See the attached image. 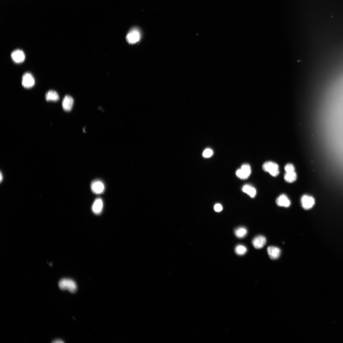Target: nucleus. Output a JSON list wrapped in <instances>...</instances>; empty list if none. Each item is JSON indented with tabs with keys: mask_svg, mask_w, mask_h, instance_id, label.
<instances>
[{
	"mask_svg": "<svg viewBox=\"0 0 343 343\" xmlns=\"http://www.w3.org/2000/svg\"><path fill=\"white\" fill-rule=\"evenodd\" d=\"M53 343H64V342L60 339H57L53 341Z\"/></svg>",
	"mask_w": 343,
	"mask_h": 343,
	"instance_id": "nucleus-22",
	"label": "nucleus"
},
{
	"mask_svg": "<svg viewBox=\"0 0 343 343\" xmlns=\"http://www.w3.org/2000/svg\"><path fill=\"white\" fill-rule=\"evenodd\" d=\"M263 169L266 172L269 173L272 176L276 177L279 173V167L276 163L269 161L264 163Z\"/></svg>",
	"mask_w": 343,
	"mask_h": 343,
	"instance_id": "nucleus-2",
	"label": "nucleus"
},
{
	"mask_svg": "<svg viewBox=\"0 0 343 343\" xmlns=\"http://www.w3.org/2000/svg\"><path fill=\"white\" fill-rule=\"evenodd\" d=\"M267 252L270 258L273 260L278 258L281 254V250L278 247L270 246L268 248Z\"/></svg>",
	"mask_w": 343,
	"mask_h": 343,
	"instance_id": "nucleus-11",
	"label": "nucleus"
},
{
	"mask_svg": "<svg viewBox=\"0 0 343 343\" xmlns=\"http://www.w3.org/2000/svg\"><path fill=\"white\" fill-rule=\"evenodd\" d=\"M248 233V230L244 227H241L236 228L234 230L236 236L239 238H243L245 237Z\"/></svg>",
	"mask_w": 343,
	"mask_h": 343,
	"instance_id": "nucleus-17",
	"label": "nucleus"
},
{
	"mask_svg": "<svg viewBox=\"0 0 343 343\" xmlns=\"http://www.w3.org/2000/svg\"><path fill=\"white\" fill-rule=\"evenodd\" d=\"M91 187L92 191L97 195L103 193L105 189L104 183L99 180H96L93 181L91 184Z\"/></svg>",
	"mask_w": 343,
	"mask_h": 343,
	"instance_id": "nucleus-6",
	"label": "nucleus"
},
{
	"mask_svg": "<svg viewBox=\"0 0 343 343\" xmlns=\"http://www.w3.org/2000/svg\"><path fill=\"white\" fill-rule=\"evenodd\" d=\"M104 204L102 200L98 198L95 200L92 205V210L93 212L96 214H99L102 212Z\"/></svg>",
	"mask_w": 343,
	"mask_h": 343,
	"instance_id": "nucleus-13",
	"label": "nucleus"
},
{
	"mask_svg": "<svg viewBox=\"0 0 343 343\" xmlns=\"http://www.w3.org/2000/svg\"><path fill=\"white\" fill-rule=\"evenodd\" d=\"M242 190L244 192L247 194L251 198H254L256 195L255 189L250 185H245L243 186Z\"/></svg>",
	"mask_w": 343,
	"mask_h": 343,
	"instance_id": "nucleus-16",
	"label": "nucleus"
},
{
	"mask_svg": "<svg viewBox=\"0 0 343 343\" xmlns=\"http://www.w3.org/2000/svg\"><path fill=\"white\" fill-rule=\"evenodd\" d=\"M297 178V174L295 171L285 172L284 176V179L287 182L291 183L295 182Z\"/></svg>",
	"mask_w": 343,
	"mask_h": 343,
	"instance_id": "nucleus-15",
	"label": "nucleus"
},
{
	"mask_svg": "<svg viewBox=\"0 0 343 343\" xmlns=\"http://www.w3.org/2000/svg\"><path fill=\"white\" fill-rule=\"evenodd\" d=\"M59 288L62 290H67L71 293L75 292L77 289V284L74 280L68 278H63L59 283Z\"/></svg>",
	"mask_w": 343,
	"mask_h": 343,
	"instance_id": "nucleus-1",
	"label": "nucleus"
},
{
	"mask_svg": "<svg viewBox=\"0 0 343 343\" xmlns=\"http://www.w3.org/2000/svg\"><path fill=\"white\" fill-rule=\"evenodd\" d=\"M35 83V80L30 73H26L23 75L22 84L24 88L26 89L31 88L33 86Z\"/></svg>",
	"mask_w": 343,
	"mask_h": 343,
	"instance_id": "nucleus-7",
	"label": "nucleus"
},
{
	"mask_svg": "<svg viewBox=\"0 0 343 343\" xmlns=\"http://www.w3.org/2000/svg\"><path fill=\"white\" fill-rule=\"evenodd\" d=\"M46 99L47 101H57L59 99V96L57 93L54 90H50L46 94Z\"/></svg>",
	"mask_w": 343,
	"mask_h": 343,
	"instance_id": "nucleus-14",
	"label": "nucleus"
},
{
	"mask_svg": "<svg viewBox=\"0 0 343 343\" xmlns=\"http://www.w3.org/2000/svg\"><path fill=\"white\" fill-rule=\"evenodd\" d=\"M223 209L222 206L220 204H215L214 206L215 210L217 212H221Z\"/></svg>",
	"mask_w": 343,
	"mask_h": 343,
	"instance_id": "nucleus-21",
	"label": "nucleus"
},
{
	"mask_svg": "<svg viewBox=\"0 0 343 343\" xmlns=\"http://www.w3.org/2000/svg\"><path fill=\"white\" fill-rule=\"evenodd\" d=\"M213 154V151L210 148L205 149L203 152V156L206 158H208L211 157Z\"/></svg>",
	"mask_w": 343,
	"mask_h": 343,
	"instance_id": "nucleus-19",
	"label": "nucleus"
},
{
	"mask_svg": "<svg viewBox=\"0 0 343 343\" xmlns=\"http://www.w3.org/2000/svg\"><path fill=\"white\" fill-rule=\"evenodd\" d=\"M284 169L285 172H289L294 171L295 170L294 166L291 163L286 164L285 167Z\"/></svg>",
	"mask_w": 343,
	"mask_h": 343,
	"instance_id": "nucleus-20",
	"label": "nucleus"
},
{
	"mask_svg": "<svg viewBox=\"0 0 343 343\" xmlns=\"http://www.w3.org/2000/svg\"><path fill=\"white\" fill-rule=\"evenodd\" d=\"M141 34L140 31L137 28L132 29L128 33L126 39L130 44H134L139 42L141 39Z\"/></svg>",
	"mask_w": 343,
	"mask_h": 343,
	"instance_id": "nucleus-3",
	"label": "nucleus"
},
{
	"mask_svg": "<svg viewBox=\"0 0 343 343\" xmlns=\"http://www.w3.org/2000/svg\"><path fill=\"white\" fill-rule=\"evenodd\" d=\"M247 251V249L246 246L243 245H238L235 249V252L236 254L239 255H243L245 254Z\"/></svg>",
	"mask_w": 343,
	"mask_h": 343,
	"instance_id": "nucleus-18",
	"label": "nucleus"
},
{
	"mask_svg": "<svg viewBox=\"0 0 343 343\" xmlns=\"http://www.w3.org/2000/svg\"><path fill=\"white\" fill-rule=\"evenodd\" d=\"M276 203L279 206L288 208L291 205V202L285 194H282L277 199Z\"/></svg>",
	"mask_w": 343,
	"mask_h": 343,
	"instance_id": "nucleus-12",
	"label": "nucleus"
},
{
	"mask_svg": "<svg viewBox=\"0 0 343 343\" xmlns=\"http://www.w3.org/2000/svg\"><path fill=\"white\" fill-rule=\"evenodd\" d=\"M74 101L70 96L66 95L63 99L62 106L63 109L67 112L70 111L73 107Z\"/></svg>",
	"mask_w": 343,
	"mask_h": 343,
	"instance_id": "nucleus-10",
	"label": "nucleus"
},
{
	"mask_svg": "<svg viewBox=\"0 0 343 343\" xmlns=\"http://www.w3.org/2000/svg\"><path fill=\"white\" fill-rule=\"evenodd\" d=\"M11 57L15 63H21L25 60V55L23 51L20 49H16L13 51L11 53Z\"/></svg>",
	"mask_w": 343,
	"mask_h": 343,
	"instance_id": "nucleus-8",
	"label": "nucleus"
},
{
	"mask_svg": "<svg viewBox=\"0 0 343 343\" xmlns=\"http://www.w3.org/2000/svg\"><path fill=\"white\" fill-rule=\"evenodd\" d=\"M251 173V169L250 165L248 164L243 165L241 169H238L236 172V175L239 178L245 180L248 178Z\"/></svg>",
	"mask_w": 343,
	"mask_h": 343,
	"instance_id": "nucleus-4",
	"label": "nucleus"
},
{
	"mask_svg": "<svg viewBox=\"0 0 343 343\" xmlns=\"http://www.w3.org/2000/svg\"><path fill=\"white\" fill-rule=\"evenodd\" d=\"M301 202L302 207L304 210H309L312 208L315 204V200L312 196L307 195L301 197Z\"/></svg>",
	"mask_w": 343,
	"mask_h": 343,
	"instance_id": "nucleus-5",
	"label": "nucleus"
},
{
	"mask_svg": "<svg viewBox=\"0 0 343 343\" xmlns=\"http://www.w3.org/2000/svg\"><path fill=\"white\" fill-rule=\"evenodd\" d=\"M266 242V238L263 235H260L255 237L253 239L252 243L255 249H260L264 247Z\"/></svg>",
	"mask_w": 343,
	"mask_h": 343,
	"instance_id": "nucleus-9",
	"label": "nucleus"
}]
</instances>
